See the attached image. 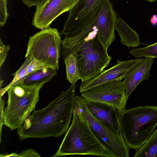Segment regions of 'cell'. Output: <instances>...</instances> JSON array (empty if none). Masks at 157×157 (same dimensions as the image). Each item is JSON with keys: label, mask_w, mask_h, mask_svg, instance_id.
<instances>
[{"label": "cell", "mask_w": 157, "mask_h": 157, "mask_svg": "<svg viewBox=\"0 0 157 157\" xmlns=\"http://www.w3.org/2000/svg\"><path fill=\"white\" fill-rule=\"evenodd\" d=\"M150 22L151 25H152L155 26L157 24V15L154 14L151 17L150 20Z\"/></svg>", "instance_id": "27"}, {"label": "cell", "mask_w": 157, "mask_h": 157, "mask_svg": "<svg viewBox=\"0 0 157 157\" xmlns=\"http://www.w3.org/2000/svg\"><path fill=\"white\" fill-rule=\"evenodd\" d=\"M153 62V58L145 57L125 75L123 82L128 98L139 84L148 79Z\"/></svg>", "instance_id": "14"}, {"label": "cell", "mask_w": 157, "mask_h": 157, "mask_svg": "<svg viewBox=\"0 0 157 157\" xmlns=\"http://www.w3.org/2000/svg\"><path fill=\"white\" fill-rule=\"evenodd\" d=\"M46 83L19 84L8 88L7 105L3 112V125L11 130L20 128L27 116L35 110L39 101L40 90Z\"/></svg>", "instance_id": "5"}, {"label": "cell", "mask_w": 157, "mask_h": 157, "mask_svg": "<svg viewBox=\"0 0 157 157\" xmlns=\"http://www.w3.org/2000/svg\"><path fill=\"white\" fill-rule=\"evenodd\" d=\"M81 93V96L86 100L111 105L122 112L128 99L124 83L120 80L103 83Z\"/></svg>", "instance_id": "9"}, {"label": "cell", "mask_w": 157, "mask_h": 157, "mask_svg": "<svg viewBox=\"0 0 157 157\" xmlns=\"http://www.w3.org/2000/svg\"><path fill=\"white\" fill-rule=\"evenodd\" d=\"M129 53L136 58L142 57L157 58V42L141 48H134L130 50Z\"/></svg>", "instance_id": "20"}, {"label": "cell", "mask_w": 157, "mask_h": 157, "mask_svg": "<svg viewBox=\"0 0 157 157\" xmlns=\"http://www.w3.org/2000/svg\"><path fill=\"white\" fill-rule=\"evenodd\" d=\"M75 155L107 157L103 146L86 121L74 109L71 124L57 151L52 157Z\"/></svg>", "instance_id": "4"}, {"label": "cell", "mask_w": 157, "mask_h": 157, "mask_svg": "<svg viewBox=\"0 0 157 157\" xmlns=\"http://www.w3.org/2000/svg\"><path fill=\"white\" fill-rule=\"evenodd\" d=\"M5 105L4 100L0 97V105H1V122H0V143L1 140V134L2 127L3 124V112L4 110V106Z\"/></svg>", "instance_id": "26"}, {"label": "cell", "mask_w": 157, "mask_h": 157, "mask_svg": "<svg viewBox=\"0 0 157 157\" xmlns=\"http://www.w3.org/2000/svg\"><path fill=\"white\" fill-rule=\"evenodd\" d=\"M29 8L35 6L36 7L44 5L48 0H21Z\"/></svg>", "instance_id": "25"}, {"label": "cell", "mask_w": 157, "mask_h": 157, "mask_svg": "<svg viewBox=\"0 0 157 157\" xmlns=\"http://www.w3.org/2000/svg\"><path fill=\"white\" fill-rule=\"evenodd\" d=\"M117 15L109 0H103L95 28L108 49L115 39V25Z\"/></svg>", "instance_id": "12"}, {"label": "cell", "mask_w": 157, "mask_h": 157, "mask_svg": "<svg viewBox=\"0 0 157 157\" xmlns=\"http://www.w3.org/2000/svg\"><path fill=\"white\" fill-rule=\"evenodd\" d=\"M103 0H78L69 11L60 35L65 36L62 40L61 51L68 55L75 44L83 39L95 27Z\"/></svg>", "instance_id": "2"}, {"label": "cell", "mask_w": 157, "mask_h": 157, "mask_svg": "<svg viewBox=\"0 0 157 157\" xmlns=\"http://www.w3.org/2000/svg\"><path fill=\"white\" fill-rule=\"evenodd\" d=\"M76 83L62 93L46 107L34 110L17 129L20 141L29 138H57L68 129L73 114Z\"/></svg>", "instance_id": "1"}, {"label": "cell", "mask_w": 157, "mask_h": 157, "mask_svg": "<svg viewBox=\"0 0 157 157\" xmlns=\"http://www.w3.org/2000/svg\"><path fill=\"white\" fill-rule=\"evenodd\" d=\"M32 56L31 52L25 56L26 59L23 64L16 72L12 75L13 76L12 81L6 87L0 88V97H2L8 88L18 84L27 76V69Z\"/></svg>", "instance_id": "19"}, {"label": "cell", "mask_w": 157, "mask_h": 157, "mask_svg": "<svg viewBox=\"0 0 157 157\" xmlns=\"http://www.w3.org/2000/svg\"><path fill=\"white\" fill-rule=\"evenodd\" d=\"M10 48L9 45H4L1 40H0V68L5 62L8 52Z\"/></svg>", "instance_id": "24"}, {"label": "cell", "mask_w": 157, "mask_h": 157, "mask_svg": "<svg viewBox=\"0 0 157 157\" xmlns=\"http://www.w3.org/2000/svg\"><path fill=\"white\" fill-rule=\"evenodd\" d=\"M7 0H0V26H4L9 14L7 11Z\"/></svg>", "instance_id": "22"}, {"label": "cell", "mask_w": 157, "mask_h": 157, "mask_svg": "<svg viewBox=\"0 0 157 157\" xmlns=\"http://www.w3.org/2000/svg\"><path fill=\"white\" fill-rule=\"evenodd\" d=\"M143 58L121 61L117 59V63L113 66L103 70L94 78L82 82L79 86L80 93L87 90L103 83L115 80H121L126 73Z\"/></svg>", "instance_id": "11"}, {"label": "cell", "mask_w": 157, "mask_h": 157, "mask_svg": "<svg viewBox=\"0 0 157 157\" xmlns=\"http://www.w3.org/2000/svg\"><path fill=\"white\" fill-rule=\"evenodd\" d=\"M122 134L129 149L141 147L157 126V106H139L124 109L121 117Z\"/></svg>", "instance_id": "3"}, {"label": "cell", "mask_w": 157, "mask_h": 157, "mask_svg": "<svg viewBox=\"0 0 157 157\" xmlns=\"http://www.w3.org/2000/svg\"><path fill=\"white\" fill-rule=\"evenodd\" d=\"M0 157H40V156L39 153L33 149H29L24 150L22 152L17 154L13 153L10 154H0Z\"/></svg>", "instance_id": "21"}, {"label": "cell", "mask_w": 157, "mask_h": 157, "mask_svg": "<svg viewBox=\"0 0 157 157\" xmlns=\"http://www.w3.org/2000/svg\"><path fill=\"white\" fill-rule=\"evenodd\" d=\"M145 0L148 1L149 2H154L155 1L157 0Z\"/></svg>", "instance_id": "29"}, {"label": "cell", "mask_w": 157, "mask_h": 157, "mask_svg": "<svg viewBox=\"0 0 157 157\" xmlns=\"http://www.w3.org/2000/svg\"><path fill=\"white\" fill-rule=\"evenodd\" d=\"M78 0H48L36 7L32 24L42 29L50 26L52 22L62 13L70 10Z\"/></svg>", "instance_id": "10"}, {"label": "cell", "mask_w": 157, "mask_h": 157, "mask_svg": "<svg viewBox=\"0 0 157 157\" xmlns=\"http://www.w3.org/2000/svg\"><path fill=\"white\" fill-rule=\"evenodd\" d=\"M73 50L77 54L82 82L99 75L112 59L96 28L76 42Z\"/></svg>", "instance_id": "6"}, {"label": "cell", "mask_w": 157, "mask_h": 157, "mask_svg": "<svg viewBox=\"0 0 157 157\" xmlns=\"http://www.w3.org/2000/svg\"><path fill=\"white\" fill-rule=\"evenodd\" d=\"M66 66L67 79L71 84L76 83L81 79L77 54L72 50L64 59Z\"/></svg>", "instance_id": "16"}, {"label": "cell", "mask_w": 157, "mask_h": 157, "mask_svg": "<svg viewBox=\"0 0 157 157\" xmlns=\"http://www.w3.org/2000/svg\"><path fill=\"white\" fill-rule=\"evenodd\" d=\"M136 150L134 157H157V129L155 130L146 142Z\"/></svg>", "instance_id": "18"}, {"label": "cell", "mask_w": 157, "mask_h": 157, "mask_svg": "<svg viewBox=\"0 0 157 157\" xmlns=\"http://www.w3.org/2000/svg\"><path fill=\"white\" fill-rule=\"evenodd\" d=\"M60 33L49 26L30 36L25 56L31 53L34 58L47 67L58 70L61 50Z\"/></svg>", "instance_id": "8"}, {"label": "cell", "mask_w": 157, "mask_h": 157, "mask_svg": "<svg viewBox=\"0 0 157 157\" xmlns=\"http://www.w3.org/2000/svg\"><path fill=\"white\" fill-rule=\"evenodd\" d=\"M84 99L88 109L94 117L122 135L121 122L122 112L111 105Z\"/></svg>", "instance_id": "13"}, {"label": "cell", "mask_w": 157, "mask_h": 157, "mask_svg": "<svg viewBox=\"0 0 157 157\" xmlns=\"http://www.w3.org/2000/svg\"><path fill=\"white\" fill-rule=\"evenodd\" d=\"M115 30L120 37L121 42L129 48H136L139 45V35L129 27L120 17H117Z\"/></svg>", "instance_id": "15"}, {"label": "cell", "mask_w": 157, "mask_h": 157, "mask_svg": "<svg viewBox=\"0 0 157 157\" xmlns=\"http://www.w3.org/2000/svg\"><path fill=\"white\" fill-rule=\"evenodd\" d=\"M56 70L46 67L37 70L27 76L19 83L25 85H32L44 82L49 81L52 77L56 75Z\"/></svg>", "instance_id": "17"}, {"label": "cell", "mask_w": 157, "mask_h": 157, "mask_svg": "<svg viewBox=\"0 0 157 157\" xmlns=\"http://www.w3.org/2000/svg\"><path fill=\"white\" fill-rule=\"evenodd\" d=\"M3 80H2V79L0 80V87H1L3 83Z\"/></svg>", "instance_id": "28"}, {"label": "cell", "mask_w": 157, "mask_h": 157, "mask_svg": "<svg viewBox=\"0 0 157 157\" xmlns=\"http://www.w3.org/2000/svg\"><path fill=\"white\" fill-rule=\"evenodd\" d=\"M46 67H48L40 61L35 59L33 56L31 61L28 67L27 76L37 70Z\"/></svg>", "instance_id": "23"}, {"label": "cell", "mask_w": 157, "mask_h": 157, "mask_svg": "<svg viewBox=\"0 0 157 157\" xmlns=\"http://www.w3.org/2000/svg\"><path fill=\"white\" fill-rule=\"evenodd\" d=\"M74 109L86 121L105 148L107 157H129V149L123 136L94 117L88 109L84 98L75 95Z\"/></svg>", "instance_id": "7"}]
</instances>
